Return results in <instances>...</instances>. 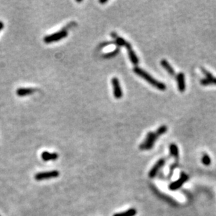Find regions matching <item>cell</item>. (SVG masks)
I'll list each match as a JSON object with an SVG mask.
<instances>
[{"mask_svg": "<svg viewBox=\"0 0 216 216\" xmlns=\"http://www.w3.org/2000/svg\"><path fill=\"white\" fill-rule=\"evenodd\" d=\"M112 86H113V95L116 99H120L122 97V90L120 87V84L119 80L117 78L114 77L112 78L111 80Z\"/></svg>", "mask_w": 216, "mask_h": 216, "instance_id": "cell-6", "label": "cell"}, {"mask_svg": "<svg viewBox=\"0 0 216 216\" xmlns=\"http://www.w3.org/2000/svg\"><path fill=\"white\" fill-rule=\"evenodd\" d=\"M136 213H137V211L135 209H130L125 212L116 213V214L113 215V216H135Z\"/></svg>", "mask_w": 216, "mask_h": 216, "instance_id": "cell-14", "label": "cell"}, {"mask_svg": "<svg viewBox=\"0 0 216 216\" xmlns=\"http://www.w3.org/2000/svg\"><path fill=\"white\" fill-rule=\"evenodd\" d=\"M133 71L136 75L141 76V77L143 78L145 81H146L148 83H150L153 87H156V88H157L159 90L164 91V90H166V86H165V83H162V82L156 80V79L153 78L152 76H150L148 73L146 72V71L141 69L140 67H135L134 68Z\"/></svg>", "mask_w": 216, "mask_h": 216, "instance_id": "cell-2", "label": "cell"}, {"mask_svg": "<svg viewBox=\"0 0 216 216\" xmlns=\"http://www.w3.org/2000/svg\"><path fill=\"white\" fill-rule=\"evenodd\" d=\"M119 51H119V48H117V49H116V50H114L113 51L111 52V53H106L105 55H104V57H106V58H111V57L116 56L119 53Z\"/></svg>", "mask_w": 216, "mask_h": 216, "instance_id": "cell-17", "label": "cell"}, {"mask_svg": "<svg viewBox=\"0 0 216 216\" xmlns=\"http://www.w3.org/2000/svg\"><path fill=\"white\" fill-rule=\"evenodd\" d=\"M160 64L162 67L171 76H175V71L173 67L171 66V64L169 63V62L166 60H162L160 62Z\"/></svg>", "mask_w": 216, "mask_h": 216, "instance_id": "cell-13", "label": "cell"}, {"mask_svg": "<svg viewBox=\"0 0 216 216\" xmlns=\"http://www.w3.org/2000/svg\"><path fill=\"white\" fill-rule=\"evenodd\" d=\"M167 131V127L165 125L160 126L157 130L156 132H150L148 133L146 138L143 141L139 148L141 150H150L154 146L155 142L159 138V136L162 135Z\"/></svg>", "mask_w": 216, "mask_h": 216, "instance_id": "cell-1", "label": "cell"}, {"mask_svg": "<svg viewBox=\"0 0 216 216\" xmlns=\"http://www.w3.org/2000/svg\"><path fill=\"white\" fill-rule=\"evenodd\" d=\"M67 37V32L65 30L55 32V33L52 34L48 36H46L44 38V42L46 43H51L53 42H57L58 41L62 40V39Z\"/></svg>", "mask_w": 216, "mask_h": 216, "instance_id": "cell-3", "label": "cell"}, {"mask_svg": "<svg viewBox=\"0 0 216 216\" xmlns=\"http://www.w3.org/2000/svg\"><path fill=\"white\" fill-rule=\"evenodd\" d=\"M165 160L163 159V158L158 160L149 171V174H148L149 177L152 179V178H154L155 176H156L160 169L164 165H165Z\"/></svg>", "mask_w": 216, "mask_h": 216, "instance_id": "cell-8", "label": "cell"}, {"mask_svg": "<svg viewBox=\"0 0 216 216\" xmlns=\"http://www.w3.org/2000/svg\"><path fill=\"white\" fill-rule=\"evenodd\" d=\"M169 150H170V153L172 156H174L175 158H179V148L175 143H171L169 146Z\"/></svg>", "mask_w": 216, "mask_h": 216, "instance_id": "cell-15", "label": "cell"}, {"mask_svg": "<svg viewBox=\"0 0 216 216\" xmlns=\"http://www.w3.org/2000/svg\"><path fill=\"white\" fill-rule=\"evenodd\" d=\"M60 176L59 171H46V172H41L35 175V179L37 180H43L46 179H53V178H57Z\"/></svg>", "mask_w": 216, "mask_h": 216, "instance_id": "cell-4", "label": "cell"}, {"mask_svg": "<svg viewBox=\"0 0 216 216\" xmlns=\"http://www.w3.org/2000/svg\"><path fill=\"white\" fill-rule=\"evenodd\" d=\"M201 161L205 166H209L211 164V159L208 154H204Z\"/></svg>", "mask_w": 216, "mask_h": 216, "instance_id": "cell-16", "label": "cell"}, {"mask_svg": "<svg viewBox=\"0 0 216 216\" xmlns=\"http://www.w3.org/2000/svg\"><path fill=\"white\" fill-rule=\"evenodd\" d=\"M3 27H4V24H3V23H2V22L0 21V31H1V30L3 29Z\"/></svg>", "mask_w": 216, "mask_h": 216, "instance_id": "cell-18", "label": "cell"}, {"mask_svg": "<svg viewBox=\"0 0 216 216\" xmlns=\"http://www.w3.org/2000/svg\"><path fill=\"white\" fill-rule=\"evenodd\" d=\"M0 216H1V215H0Z\"/></svg>", "mask_w": 216, "mask_h": 216, "instance_id": "cell-20", "label": "cell"}, {"mask_svg": "<svg viewBox=\"0 0 216 216\" xmlns=\"http://www.w3.org/2000/svg\"><path fill=\"white\" fill-rule=\"evenodd\" d=\"M35 92V89L30 88V87H21V88H18L16 91V94H17L19 97H24L27 96Z\"/></svg>", "mask_w": 216, "mask_h": 216, "instance_id": "cell-11", "label": "cell"}, {"mask_svg": "<svg viewBox=\"0 0 216 216\" xmlns=\"http://www.w3.org/2000/svg\"><path fill=\"white\" fill-rule=\"evenodd\" d=\"M125 47H126L127 52H128V55H129L130 60H131V62H132V63L134 65H136L139 63V58L137 55H136V54L135 53V52L134 51V50L132 48V45L130 44L129 42L127 43L126 46H125Z\"/></svg>", "mask_w": 216, "mask_h": 216, "instance_id": "cell-9", "label": "cell"}, {"mask_svg": "<svg viewBox=\"0 0 216 216\" xmlns=\"http://www.w3.org/2000/svg\"><path fill=\"white\" fill-rule=\"evenodd\" d=\"M106 2H108V1H106H106H102V0H100L99 1V3H101V4H105V3H106Z\"/></svg>", "mask_w": 216, "mask_h": 216, "instance_id": "cell-19", "label": "cell"}, {"mask_svg": "<svg viewBox=\"0 0 216 216\" xmlns=\"http://www.w3.org/2000/svg\"><path fill=\"white\" fill-rule=\"evenodd\" d=\"M57 158H58V155H57V153H51L47 151L43 152L42 153V159L43 161H45V162L56 160Z\"/></svg>", "mask_w": 216, "mask_h": 216, "instance_id": "cell-12", "label": "cell"}, {"mask_svg": "<svg viewBox=\"0 0 216 216\" xmlns=\"http://www.w3.org/2000/svg\"><path fill=\"white\" fill-rule=\"evenodd\" d=\"M188 179V176L184 173H182L180 175V177L179 180H176L174 183H172L169 185V189L171 190H176L182 187V185L187 181Z\"/></svg>", "mask_w": 216, "mask_h": 216, "instance_id": "cell-7", "label": "cell"}, {"mask_svg": "<svg viewBox=\"0 0 216 216\" xmlns=\"http://www.w3.org/2000/svg\"><path fill=\"white\" fill-rule=\"evenodd\" d=\"M202 72L206 76V78L202 79L201 81V84L203 86H209V85H216V77H214L212 75V73L209 72V71L206 70L204 68H201Z\"/></svg>", "mask_w": 216, "mask_h": 216, "instance_id": "cell-5", "label": "cell"}, {"mask_svg": "<svg viewBox=\"0 0 216 216\" xmlns=\"http://www.w3.org/2000/svg\"><path fill=\"white\" fill-rule=\"evenodd\" d=\"M176 81L178 84V88L180 92H185V74L182 72L179 73L176 76Z\"/></svg>", "mask_w": 216, "mask_h": 216, "instance_id": "cell-10", "label": "cell"}]
</instances>
